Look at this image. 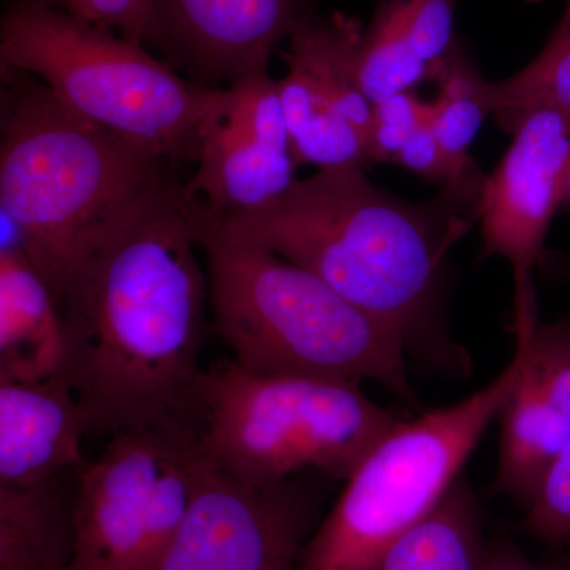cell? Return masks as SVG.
<instances>
[{
  "label": "cell",
  "instance_id": "9",
  "mask_svg": "<svg viewBox=\"0 0 570 570\" xmlns=\"http://www.w3.org/2000/svg\"><path fill=\"white\" fill-rule=\"evenodd\" d=\"M317 512L296 478H238L200 452L189 509L156 570H298Z\"/></svg>",
  "mask_w": 570,
  "mask_h": 570
},
{
  "label": "cell",
  "instance_id": "19",
  "mask_svg": "<svg viewBox=\"0 0 570 570\" xmlns=\"http://www.w3.org/2000/svg\"><path fill=\"white\" fill-rule=\"evenodd\" d=\"M487 546L478 499L460 479L442 504L370 570H482Z\"/></svg>",
  "mask_w": 570,
  "mask_h": 570
},
{
  "label": "cell",
  "instance_id": "22",
  "mask_svg": "<svg viewBox=\"0 0 570 570\" xmlns=\"http://www.w3.org/2000/svg\"><path fill=\"white\" fill-rule=\"evenodd\" d=\"M431 102L414 91L393 94L373 105L366 140L367 163L393 164L401 149L423 126L430 124Z\"/></svg>",
  "mask_w": 570,
  "mask_h": 570
},
{
  "label": "cell",
  "instance_id": "21",
  "mask_svg": "<svg viewBox=\"0 0 570 570\" xmlns=\"http://www.w3.org/2000/svg\"><path fill=\"white\" fill-rule=\"evenodd\" d=\"M487 105L499 126L534 107L570 110V0L550 40L527 67L487 82Z\"/></svg>",
  "mask_w": 570,
  "mask_h": 570
},
{
  "label": "cell",
  "instance_id": "17",
  "mask_svg": "<svg viewBox=\"0 0 570 570\" xmlns=\"http://www.w3.org/2000/svg\"><path fill=\"white\" fill-rule=\"evenodd\" d=\"M66 325L55 292L20 247H0V381L61 374Z\"/></svg>",
  "mask_w": 570,
  "mask_h": 570
},
{
  "label": "cell",
  "instance_id": "11",
  "mask_svg": "<svg viewBox=\"0 0 570 570\" xmlns=\"http://www.w3.org/2000/svg\"><path fill=\"white\" fill-rule=\"evenodd\" d=\"M363 24L351 14L309 17L291 37L277 80L296 164L365 167L373 104L356 73Z\"/></svg>",
  "mask_w": 570,
  "mask_h": 570
},
{
  "label": "cell",
  "instance_id": "28",
  "mask_svg": "<svg viewBox=\"0 0 570 570\" xmlns=\"http://www.w3.org/2000/svg\"><path fill=\"white\" fill-rule=\"evenodd\" d=\"M561 209L570 212V165L568 175H566L564 189H562Z\"/></svg>",
  "mask_w": 570,
  "mask_h": 570
},
{
  "label": "cell",
  "instance_id": "18",
  "mask_svg": "<svg viewBox=\"0 0 570 570\" xmlns=\"http://www.w3.org/2000/svg\"><path fill=\"white\" fill-rule=\"evenodd\" d=\"M78 471L36 485H0V570H70Z\"/></svg>",
  "mask_w": 570,
  "mask_h": 570
},
{
  "label": "cell",
  "instance_id": "26",
  "mask_svg": "<svg viewBox=\"0 0 570 570\" xmlns=\"http://www.w3.org/2000/svg\"><path fill=\"white\" fill-rule=\"evenodd\" d=\"M482 570H549L546 562L532 561L512 542L498 540L487 546Z\"/></svg>",
  "mask_w": 570,
  "mask_h": 570
},
{
  "label": "cell",
  "instance_id": "5",
  "mask_svg": "<svg viewBox=\"0 0 570 570\" xmlns=\"http://www.w3.org/2000/svg\"><path fill=\"white\" fill-rule=\"evenodd\" d=\"M2 70L39 80L71 115L170 164L197 163L225 88L184 78L145 43L17 0L0 29Z\"/></svg>",
  "mask_w": 570,
  "mask_h": 570
},
{
  "label": "cell",
  "instance_id": "13",
  "mask_svg": "<svg viewBox=\"0 0 570 570\" xmlns=\"http://www.w3.org/2000/svg\"><path fill=\"white\" fill-rule=\"evenodd\" d=\"M524 347L520 379L499 414L494 489L528 508L570 442V314L513 333Z\"/></svg>",
  "mask_w": 570,
  "mask_h": 570
},
{
  "label": "cell",
  "instance_id": "8",
  "mask_svg": "<svg viewBox=\"0 0 570 570\" xmlns=\"http://www.w3.org/2000/svg\"><path fill=\"white\" fill-rule=\"evenodd\" d=\"M200 452L148 431L116 434L78 471L70 570H156L181 527Z\"/></svg>",
  "mask_w": 570,
  "mask_h": 570
},
{
  "label": "cell",
  "instance_id": "15",
  "mask_svg": "<svg viewBox=\"0 0 570 570\" xmlns=\"http://www.w3.org/2000/svg\"><path fill=\"white\" fill-rule=\"evenodd\" d=\"M88 420L62 374L0 381V485H36L78 471Z\"/></svg>",
  "mask_w": 570,
  "mask_h": 570
},
{
  "label": "cell",
  "instance_id": "3",
  "mask_svg": "<svg viewBox=\"0 0 570 570\" xmlns=\"http://www.w3.org/2000/svg\"><path fill=\"white\" fill-rule=\"evenodd\" d=\"M2 78V243L24 250L61 306L78 269L175 178L174 164L71 115L31 75Z\"/></svg>",
  "mask_w": 570,
  "mask_h": 570
},
{
  "label": "cell",
  "instance_id": "7",
  "mask_svg": "<svg viewBox=\"0 0 570 570\" xmlns=\"http://www.w3.org/2000/svg\"><path fill=\"white\" fill-rule=\"evenodd\" d=\"M524 362L512 360L485 387L450 406L401 420L366 453L307 540L298 570H370L442 504L499 414Z\"/></svg>",
  "mask_w": 570,
  "mask_h": 570
},
{
  "label": "cell",
  "instance_id": "24",
  "mask_svg": "<svg viewBox=\"0 0 570 570\" xmlns=\"http://www.w3.org/2000/svg\"><path fill=\"white\" fill-rule=\"evenodd\" d=\"M78 20L140 41L156 43L154 0H47Z\"/></svg>",
  "mask_w": 570,
  "mask_h": 570
},
{
  "label": "cell",
  "instance_id": "10",
  "mask_svg": "<svg viewBox=\"0 0 570 570\" xmlns=\"http://www.w3.org/2000/svg\"><path fill=\"white\" fill-rule=\"evenodd\" d=\"M508 151L485 176L479 206L483 257L504 258L513 276V324L539 316L535 268L561 209L570 165V110L534 107L502 124Z\"/></svg>",
  "mask_w": 570,
  "mask_h": 570
},
{
  "label": "cell",
  "instance_id": "4",
  "mask_svg": "<svg viewBox=\"0 0 570 570\" xmlns=\"http://www.w3.org/2000/svg\"><path fill=\"white\" fill-rule=\"evenodd\" d=\"M193 209L208 275L213 328L243 370L261 376L374 382L414 404L407 351L389 326L321 277Z\"/></svg>",
  "mask_w": 570,
  "mask_h": 570
},
{
  "label": "cell",
  "instance_id": "1",
  "mask_svg": "<svg viewBox=\"0 0 570 570\" xmlns=\"http://www.w3.org/2000/svg\"><path fill=\"white\" fill-rule=\"evenodd\" d=\"M70 382L88 436L148 431L197 445L208 275L174 178L78 269L61 299Z\"/></svg>",
  "mask_w": 570,
  "mask_h": 570
},
{
  "label": "cell",
  "instance_id": "14",
  "mask_svg": "<svg viewBox=\"0 0 570 570\" xmlns=\"http://www.w3.org/2000/svg\"><path fill=\"white\" fill-rule=\"evenodd\" d=\"M156 43L212 88L266 71L273 52L313 17L309 0H154Z\"/></svg>",
  "mask_w": 570,
  "mask_h": 570
},
{
  "label": "cell",
  "instance_id": "20",
  "mask_svg": "<svg viewBox=\"0 0 570 570\" xmlns=\"http://www.w3.org/2000/svg\"><path fill=\"white\" fill-rule=\"evenodd\" d=\"M439 96L431 102L430 127L442 151L460 174L480 170L469 149L478 137L480 127L490 115L487 105V81L472 61L463 40L434 73Z\"/></svg>",
  "mask_w": 570,
  "mask_h": 570
},
{
  "label": "cell",
  "instance_id": "12",
  "mask_svg": "<svg viewBox=\"0 0 570 570\" xmlns=\"http://www.w3.org/2000/svg\"><path fill=\"white\" fill-rule=\"evenodd\" d=\"M195 164L184 193L216 219L276 204L298 181L277 82L268 70L225 86L223 107L206 130Z\"/></svg>",
  "mask_w": 570,
  "mask_h": 570
},
{
  "label": "cell",
  "instance_id": "27",
  "mask_svg": "<svg viewBox=\"0 0 570 570\" xmlns=\"http://www.w3.org/2000/svg\"><path fill=\"white\" fill-rule=\"evenodd\" d=\"M543 562H546L547 569L549 570H570V550Z\"/></svg>",
  "mask_w": 570,
  "mask_h": 570
},
{
  "label": "cell",
  "instance_id": "2",
  "mask_svg": "<svg viewBox=\"0 0 570 570\" xmlns=\"http://www.w3.org/2000/svg\"><path fill=\"white\" fill-rule=\"evenodd\" d=\"M487 175L409 202L374 186L360 165L298 179L276 204L216 219L246 239L321 277L396 333L439 373L466 377L469 354L449 328L450 254L479 223Z\"/></svg>",
  "mask_w": 570,
  "mask_h": 570
},
{
  "label": "cell",
  "instance_id": "23",
  "mask_svg": "<svg viewBox=\"0 0 570 570\" xmlns=\"http://www.w3.org/2000/svg\"><path fill=\"white\" fill-rule=\"evenodd\" d=\"M524 528L549 546L570 543V442L540 480L527 508Z\"/></svg>",
  "mask_w": 570,
  "mask_h": 570
},
{
  "label": "cell",
  "instance_id": "25",
  "mask_svg": "<svg viewBox=\"0 0 570 570\" xmlns=\"http://www.w3.org/2000/svg\"><path fill=\"white\" fill-rule=\"evenodd\" d=\"M393 164L419 176L423 181L436 184L441 189L442 187L452 186V184L466 181V179L474 178V176L483 175L482 170L469 175L460 174L450 163L445 153L442 151L430 124L414 134V137L397 154Z\"/></svg>",
  "mask_w": 570,
  "mask_h": 570
},
{
  "label": "cell",
  "instance_id": "29",
  "mask_svg": "<svg viewBox=\"0 0 570 570\" xmlns=\"http://www.w3.org/2000/svg\"><path fill=\"white\" fill-rule=\"evenodd\" d=\"M528 3H538L540 0H527Z\"/></svg>",
  "mask_w": 570,
  "mask_h": 570
},
{
  "label": "cell",
  "instance_id": "6",
  "mask_svg": "<svg viewBox=\"0 0 570 570\" xmlns=\"http://www.w3.org/2000/svg\"><path fill=\"white\" fill-rule=\"evenodd\" d=\"M197 448L213 464L255 482L303 472L346 480L400 415L362 384L311 376H261L223 360L205 367Z\"/></svg>",
  "mask_w": 570,
  "mask_h": 570
},
{
  "label": "cell",
  "instance_id": "16",
  "mask_svg": "<svg viewBox=\"0 0 570 570\" xmlns=\"http://www.w3.org/2000/svg\"><path fill=\"white\" fill-rule=\"evenodd\" d=\"M459 0H377L356 55L360 86L371 104L433 80L460 37Z\"/></svg>",
  "mask_w": 570,
  "mask_h": 570
}]
</instances>
